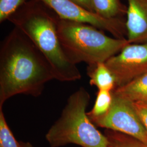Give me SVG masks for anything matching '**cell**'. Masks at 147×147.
<instances>
[{
  "instance_id": "cell-17",
  "label": "cell",
  "mask_w": 147,
  "mask_h": 147,
  "mask_svg": "<svg viewBox=\"0 0 147 147\" xmlns=\"http://www.w3.org/2000/svg\"><path fill=\"white\" fill-rule=\"evenodd\" d=\"M79 5L83 7L85 9L93 12L91 0H71ZM94 13V12H93Z\"/></svg>"
},
{
  "instance_id": "cell-5",
  "label": "cell",
  "mask_w": 147,
  "mask_h": 147,
  "mask_svg": "<svg viewBox=\"0 0 147 147\" xmlns=\"http://www.w3.org/2000/svg\"><path fill=\"white\" fill-rule=\"evenodd\" d=\"M110 110L103 116L90 119L96 126L121 132L147 144V132L133 103L112 92Z\"/></svg>"
},
{
  "instance_id": "cell-3",
  "label": "cell",
  "mask_w": 147,
  "mask_h": 147,
  "mask_svg": "<svg viewBox=\"0 0 147 147\" xmlns=\"http://www.w3.org/2000/svg\"><path fill=\"white\" fill-rule=\"evenodd\" d=\"M57 32L63 52L75 65L105 63L129 44L127 39L109 37L104 31L84 22L60 19Z\"/></svg>"
},
{
  "instance_id": "cell-6",
  "label": "cell",
  "mask_w": 147,
  "mask_h": 147,
  "mask_svg": "<svg viewBox=\"0 0 147 147\" xmlns=\"http://www.w3.org/2000/svg\"><path fill=\"white\" fill-rule=\"evenodd\" d=\"M54 11L62 20L88 24L110 33L117 39H126V21L123 19H107L85 9L71 0H40Z\"/></svg>"
},
{
  "instance_id": "cell-8",
  "label": "cell",
  "mask_w": 147,
  "mask_h": 147,
  "mask_svg": "<svg viewBox=\"0 0 147 147\" xmlns=\"http://www.w3.org/2000/svg\"><path fill=\"white\" fill-rule=\"evenodd\" d=\"M127 40L129 44L147 42V0H127Z\"/></svg>"
},
{
  "instance_id": "cell-9",
  "label": "cell",
  "mask_w": 147,
  "mask_h": 147,
  "mask_svg": "<svg viewBox=\"0 0 147 147\" xmlns=\"http://www.w3.org/2000/svg\"><path fill=\"white\" fill-rule=\"evenodd\" d=\"M112 92L132 103L147 101V71Z\"/></svg>"
},
{
  "instance_id": "cell-16",
  "label": "cell",
  "mask_w": 147,
  "mask_h": 147,
  "mask_svg": "<svg viewBox=\"0 0 147 147\" xmlns=\"http://www.w3.org/2000/svg\"><path fill=\"white\" fill-rule=\"evenodd\" d=\"M133 105L147 132V101L134 102Z\"/></svg>"
},
{
  "instance_id": "cell-12",
  "label": "cell",
  "mask_w": 147,
  "mask_h": 147,
  "mask_svg": "<svg viewBox=\"0 0 147 147\" xmlns=\"http://www.w3.org/2000/svg\"><path fill=\"white\" fill-rule=\"evenodd\" d=\"M104 135L109 147H147L145 143L121 132L106 129Z\"/></svg>"
},
{
  "instance_id": "cell-1",
  "label": "cell",
  "mask_w": 147,
  "mask_h": 147,
  "mask_svg": "<svg viewBox=\"0 0 147 147\" xmlns=\"http://www.w3.org/2000/svg\"><path fill=\"white\" fill-rule=\"evenodd\" d=\"M53 79V70L47 59L15 27L0 47V109L14 95L38 97Z\"/></svg>"
},
{
  "instance_id": "cell-11",
  "label": "cell",
  "mask_w": 147,
  "mask_h": 147,
  "mask_svg": "<svg viewBox=\"0 0 147 147\" xmlns=\"http://www.w3.org/2000/svg\"><path fill=\"white\" fill-rule=\"evenodd\" d=\"M93 12L107 19H123L127 7L121 0H91Z\"/></svg>"
},
{
  "instance_id": "cell-13",
  "label": "cell",
  "mask_w": 147,
  "mask_h": 147,
  "mask_svg": "<svg viewBox=\"0 0 147 147\" xmlns=\"http://www.w3.org/2000/svg\"><path fill=\"white\" fill-rule=\"evenodd\" d=\"M113 100L112 92L98 90L94 105L87 114L90 119L103 116L110 110Z\"/></svg>"
},
{
  "instance_id": "cell-10",
  "label": "cell",
  "mask_w": 147,
  "mask_h": 147,
  "mask_svg": "<svg viewBox=\"0 0 147 147\" xmlns=\"http://www.w3.org/2000/svg\"><path fill=\"white\" fill-rule=\"evenodd\" d=\"M87 75L90 84L95 86L98 90L112 92L116 88L114 77L105 63L88 65Z\"/></svg>"
},
{
  "instance_id": "cell-7",
  "label": "cell",
  "mask_w": 147,
  "mask_h": 147,
  "mask_svg": "<svg viewBox=\"0 0 147 147\" xmlns=\"http://www.w3.org/2000/svg\"><path fill=\"white\" fill-rule=\"evenodd\" d=\"M105 64L112 74L116 88L125 86L147 71V42L129 44Z\"/></svg>"
},
{
  "instance_id": "cell-14",
  "label": "cell",
  "mask_w": 147,
  "mask_h": 147,
  "mask_svg": "<svg viewBox=\"0 0 147 147\" xmlns=\"http://www.w3.org/2000/svg\"><path fill=\"white\" fill-rule=\"evenodd\" d=\"M0 147H23L14 136L5 120L2 109H0Z\"/></svg>"
},
{
  "instance_id": "cell-4",
  "label": "cell",
  "mask_w": 147,
  "mask_h": 147,
  "mask_svg": "<svg viewBox=\"0 0 147 147\" xmlns=\"http://www.w3.org/2000/svg\"><path fill=\"white\" fill-rule=\"evenodd\" d=\"M90 100V95L83 87L69 96L61 115L45 135L50 147L75 144L82 147H109L107 137L87 114Z\"/></svg>"
},
{
  "instance_id": "cell-18",
  "label": "cell",
  "mask_w": 147,
  "mask_h": 147,
  "mask_svg": "<svg viewBox=\"0 0 147 147\" xmlns=\"http://www.w3.org/2000/svg\"><path fill=\"white\" fill-rule=\"evenodd\" d=\"M22 146L23 147H34L29 142H22Z\"/></svg>"
},
{
  "instance_id": "cell-2",
  "label": "cell",
  "mask_w": 147,
  "mask_h": 147,
  "mask_svg": "<svg viewBox=\"0 0 147 147\" xmlns=\"http://www.w3.org/2000/svg\"><path fill=\"white\" fill-rule=\"evenodd\" d=\"M60 18L40 0H30L8 19L28 37L50 64L55 79L72 82L81 79L76 65L70 62L63 52L58 38Z\"/></svg>"
},
{
  "instance_id": "cell-15",
  "label": "cell",
  "mask_w": 147,
  "mask_h": 147,
  "mask_svg": "<svg viewBox=\"0 0 147 147\" xmlns=\"http://www.w3.org/2000/svg\"><path fill=\"white\" fill-rule=\"evenodd\" d=\"M30 0H0V22H3Z\"/></svg>"
}]
</instances>
